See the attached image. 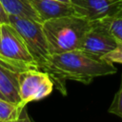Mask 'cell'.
<instances>
[{
  "label": "cell",
  "instance_id": "obj_1",
  "mask_svg": "<svg viewBox=\"0 0 122 122\" xmlns=\"http://www.w3.org/2000/svg\"><path fill=\"white\" fill-rule=\"evenodd\" d=\"M46 71L51 76L54 88L66 94V80H73L87 85L96 77L115 73L116 68L103 57L78 49L51 54Z\"/></svg>",
  "mask_w": 122,
  "mask_h": 122
},
{
  "label": "cell",
  "instance_id": "obj_17",
  "mask_svg": "<svg viewBox=\"0 0 122 122\" xmlns=\"http://www.w3.org/2000/svg\"><path fill=\"white\" fill-rule=\"evenodd\" d=\"M0 98H2V99H6V97L2 94V92H0Z\"/></svg>",
  "mask_w": 122,
  "mask_h": 122
},
{
  "label": "cell",
  "instance_id": "obj_5",
  "mask_svg": "<svg viewBox=\"0 0 122 122\" xmlns=\"http://www.w3.org/2000/svg\"><path fill=\"white\" fill-rule=\"evenodd\" d=\"M18 85L22 107H26L28 103L39 101L49 96L54 88L51 76L47 71L39 69H29L20 71Z\"/></svg>",
  "mask_w": 122,
  "mask_h": 122
},
{
  "label": "cell",
  "instance_id": "obj_8",
  "mask_svg": "<svg viewBox=\"0 0 122 122\" xmlns=\"http://www.w3.org/2000/svg\"><path fill=\"white\" fill-rule=\"evenodd\" d=\"M41 23L44 21L75 14L71 3L58 0H30Z\"/></svg>",
  "mask_w": 122,
  "mask_h": 122
},
{
  "label": "cell",
  "instance_id": "obj_12",
  "mask_svg": "<svg viewBox=\"0 0 122 122\" xmlns=\"http://www.w3.org/2000/svg\"><path fill=\"white\" fill-rule=\"evenodd\" d=\"M108 26L112 34L120 42H122V9L113 14L105 19H101Z\"/></svg>",
  "mask_w": 122,
  "mask_h": 122
},
{
  "label": "cell",
  "instance_id": "obj_3",
  "mask_svg": "<svg viewBox=\"0 0 122 122\" xmlns=\"http://www.w3.org/2000/svg\"><path fill=\"white\" fill-rule=\"evenodd\" d=\"M0 61L18 71L38 69L23 38L10 23L1 24Z\"/></svg>",
  "mask_w": 122,
  "mask_h": 122
},
{
  "label": "cell",
  "instance_id": "obj_18",
  "mask_svg": "<svg viewBox=\"0 0 122 122\" xmlns=\"http://www.w3.org/2000/svg\"><path fill=\"white\" fill-rule=\"evenodd\" d=\"M58 1H62V2H66V3H70V0H58Z\"/></svg>",
  "mask_w": 122,
  "mask_h": 122
},
{
  "label": "cell",
  "instance_id": "obj_20",
  "mask_svg": "<svg viewBox=\"0 0 122 122\" xmlns=\"http://www.w3.org/2000/svg\"><path fill=\"white\" fill-rule=\"evenodd\" d=\"M120 1H121V2H122V0H120Z\"/></svg>",
  "mask_w": 122,
  "mask_h": 122
},
{
  "label": "cell",
  "instance_id": "obj_7",
  "mask_svg": "<svg viewBox=\"0 0 122 122\" xmlns=\"http://www.w3.org/2000/svg\"><path fill=\"white\" fill-rule=\"evenodd\" d=\"M74 13L89 21L108 18L122 9L120 0H70Z\"/></svg>",
  "mask_w": 122,
  "mask_h": 122
},
{
  "label": "cell",
  "instance_id": "obj_4",
  "mask_svg": "<svg viewBox=\"0 0 122 122\" xmlns=\"http://www.w3.org/2000/svg\"><path fill=\"white\" fill-rule=\"evenodd\" d=\"M10 24L19 32L39 70L46 71L50 52L42 23L33 19L9 15Z\"/></svg>",
  "mask_w": 122,
  "mask_h": 122
},
{
  "label": "cell",
  "instance_id": "obj_16",
  "mask_svg": "<svg viewBox=\"0 0 122 122\" xmlns=\"http://www.w3.org/2000/svg\"><path fill=\"white\" fill-rule=\"evenodd\" d=\"M10 23L9 14L6 12L1 1H0V24H8Z\"/></svg>",
  "mask_w": 122,
  "mask_h": 122
},
{
  "label": "cell",
  "instance_id": "obj_9",
  "mask_svg": "<svg viewBox=\"0 0 122 122\" xmlns=\"http://www.w3.org/2000/svg\"><path fill=\"white\" fill-rule=\"evenodd\" d=\"M19 72L20 71L0 61V92L7 100L21 106L18 85Z\"/></svg>",
  "mask_w": 122,
  "mask_h": 122
},
{
  "label": "cell",
  "instance_id": "obj_19",
  "mask_svg": "<svg viewBox=\"0 0 122 122\" xmlns=\"http://www.w3.org/2000/svg\"><path fill=\"white\" fill-rule=\"evenodd\" d=\"M0 28H1V24H0Z\"/></svg>",
  "mask_w": 122,
  "mask_h": 122
},
{
  "label": "cell",
  "instance_id": "obj_14",
  "mask_svg": "<svg viewBox=\"0 0 122 122\" xmlns=\"http://www.w3.org/2000/svg\"><path fill=\"white\" fill-rule=\"evenodd\" d=\"M103 58L111 63H120L122 64V42L118 41L117 46L108 53H106Z\"/></svg>",
  "mask_w": 122,
  "mask_h": 122
},
{
  "label": "cell",
  "instance_id": "obj_15",
  "mask_svg": "<svg viewBox=\"0 0 122 122\" xmlns=\"http://www.w3.org/2000/svg\"><path fill=\"white\" fill-rule=\"evenodd\" d=\"M12 122H34V121H33L32 118L28 114L27 109H26V107H25V108H23V110H22V112H20V114H19V116L17 117V119L14 120V121H12Z\"/></svg>",
  "mask_w": 122,
  "mask_h": 122
},
{
  "label": "cell",
  "instance_id": "obj_2",
  "mask_svg": "<svg viewBox=\"0 0 122 122\" xmlns=\"http://www.w3.org/2000/svg\"><path fill=\"white\" fill-rule=\"evenodd\" d=\"M91 21L71 14L44 21L42 23L50 54H58L81 47Z\"/></svg>",
  "mask_w": 122,
  "mask_h": 122
},
{
  "label": "cell",
  "instance_id": "obj_13",
  "mask_svg": "<svg viewBox=\"0 0 122 122\" xmlns=\"http://www.w3.org/2000/svg\"><path fill=\"white\" fill-rule=\"evenodd\" d=\"M109 112L122 118V78L118 91L116 92L113 100L109 108Z\"/></svg>",
  "mask_w": 122,
  "mask_h": 122
},
{
  "label": "cell",
  "instance_id": "obj_6",
  "mask_svg": "<svg viewBox=\"0 0 122 122\" xmlns=\"http://www.w3.org/2000/svg\"><path fill=\"white\" fill-rule=\"evenodd\" d=\"M118 40L112 34L103 20L91 21L80 49L92 54L103 57L117 46Z\"/></svg>",
  "mask_w": 122,
  "mask_h": 122
},
{
  "label": "cell",
  "instance_id": "obj_10",
  "mask_svg": "<svg viewBox=\"0 0 122 122\" xmlns=\"http://www.w3.org/2000/svg\"><path fill=\"white\" fill-rule=\"evenodd\" d=\"M9 15H15L39 21V17L30 0H0Z\"/></svg>",
  "mask_w": 122,
  "mask_h": 122
},
{
  "label": "cell",
  "instance_id": "obj_11",
  "mask_svg": "<svg viewBox=\"0 0 122 122\" xmlns=\"http://www.w3.org/2000/svg\"><path fill=\"white\" fill-rule=\"evenodd\" d=\"M22 110L23 107L18 104L0 98V122H12L16 120Z\"/></svg>",
  "mask_w": 122,
  "mask_h": 122
}]
</instances>
